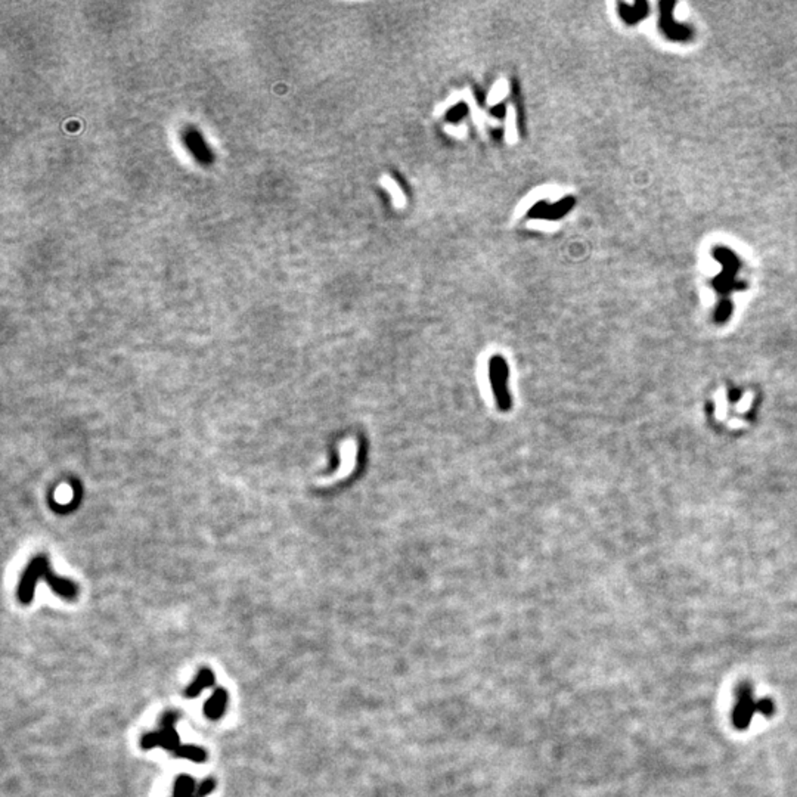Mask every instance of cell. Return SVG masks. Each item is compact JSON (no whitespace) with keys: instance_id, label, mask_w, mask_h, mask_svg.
<instances>
[{"instance_id":"obj_1","label":"cell","mask_w":797,"mask_h":797,"mask_svg":"<svg viewBox=\"0 0 797 797\" xmlns=\"http://www.w3.org/2000/svg\"><path fill=\"white\" fill-rule=\"evenodd\" d=\"M774 711L775 706L772 700L758 697L747 682L739 684V687L735 690V703L732 707L731 719L737 730H747L754 716L763 715L770 718Z\"/></svg>"},{"instance_id":"obj_2","label":"cell","mask_w":797,"mask_h":797,"mask_svg":"<svg viewBox=\"0 0 797 797\" xmlns=\"http://www.w3.org/2000/svg\"><path fill=\"white\" fill-rule=\"evenodd\" d=\"M24 575L43 577V580L49 583V587L52 588V591L56 595H60L61 598H64V600L73 601L79 596L77 583L73 582V580H68L65 577L56 576L52 572L49 558L46 557L45 554H40V555H37V557H34L30 561V564L27 565V568L24 570Z\"/></svg>"},{"instance_id":"obj_3","label":"cell","mask_w":797,"mask_h":797,"mask_svg":"<svg viewBox=\"0 0 797 797\" xmlns=\"http://www.w3.org/2000/svg\"><path fill=\"white\" fill-rule=\"evenodd\" d=\"M179 719V714L176 710H167L161 718L160 730L148 732L140 738V747L144 750H151L155 747H161L167 751H176L182 744L179 734L175 730V725Z\"/></svg>"},{"instance_id":"obj_4","label":"cell","mask_w":797,"mask_h":797,"mask_svg":"<svg viewBox=\"0 0 797 797\" xmlns=\"http://www.w3.org/2000/svg\"><path fill=\"white\" fill-rule=\"evenodd\" d=\"M490 382L497 405L502 410L511 408V396L508 391V368L504 359L493 358L490 361Z\"/></svg>"},{"instance_id":"obj_5","label":"cell","mask_w":797,"mask_h":797,"mask_svg":"<svg viewBox=\"0 0 797 797\" xmlns=\"http://www.w3.org/2000/svg\"><path fill=\"white\" fill-rule=\"evenodd\" d=\"M227 702H229L227 691L225 688H217L215 692H213V695L210 697L208 702L204 706L206 716L211 721L220 719L226 714Z\"/></svg>"},{"instance_id":"obj_6","label":"cell","mask_w":797,"mask_h":797,"mask_svg":"<svg viewBox=\"0 0 797 797\" xmlns=\"http://www.w3.org/2000/svg\"><path fill=\"white\" fill-rule=\"evenodd\" d=\"M542 198H549V199H552V201H555V199L560 198V195L555 194V188H537V189H535L533 192H530L529 195H525L521 199L517 210H516V217L525 215L528 210L532 206H535L536 203H539Z\"/></svg>"},{"instance_id":"obj_7","label":"cell","mask_w":797,"mask_h":797,"mask_svg":"<svg viewBox=\"0 0 797 797\" xmlns=\"http://www.w3.org/2000/svg\"><path fill=\"white\" fill-rule=\"evenodd\" d=\"M215 682H216L215 674H213L210 669L204 667L198 672V675L194 679L192 684L187 688V691H185V695H187L188 699H196V697L201 694L204 690L215 685Z\"/></svg>"},{"instance_id":"obj_8","label":"cell","mask_w":797,"mask_h":797,"mask_svg":"<svg viewBox=\"0 0 797 797\" xmlns=\"http://www.w3.org/2000/svg\"><path fill=\"white\" fill-rule=\"evenodd\" d=\"M380 185L390 194V196L393 199V206L396 208H405L406 207V195L393 178L384 175L380 179Z\"/></svg>"},{"instance_id":"obj_9","label":"cell","mask_w":797,"mask_h":797,"mask_svg":"<svg viewBox=\"0 0 797 797\" xmlns=\"http://www.w3.org/2000/svg\"><path fill=\"white\" fill-rule=\"evenodd\" d=\"M176 758L180 759H188L191 762H196V763H201L207 761V751L206 749L199 747V746H194V744H182L176 751Z\"/></svg>"},{"instance_id":"obj_10","label":"cell","mask_w":797,"mask_h":797,"mask_svg":"<svg viewBox=\"0 0 797 797\" xmlns=\"http://www.w3.org/2000/svg\"><path fill=\"white\" fill-rule=\"evenodd\" d=\"M505 140H507V144H509V145H514L516 142L518 140L517 112H516V108L512 104H509L507 107V112H505Z\"/></svg>"},{"instance_id":"obj_11","label":"cell","mask_w":797,"mask_h":797,"mask_svg":"<svg viewBox=\"0 0 797 797\" xmlns=\"http://www.w3.org/2000/svg\"><path fill=\"white\" fill-rule=\"evenodd\" d=\"M195 791V779L191 775H179L176 778L173 797H192Z\"/></svg>"},{"instance_id":"obj_12","label":"cell","mask_w":797,"mask_h":797,"mask_svg":"<svg viewBox=\"0 0 797 797\" xmlns=\"http://www.w3.org/2000/svg\"><path fill=\"white\" fill-rule=\"evenodd\" d=\"M508 93H509V83H508L505 79H502V80H500V81H496V83L493 84V88L490 89V92H489L488 105H489V107L497 105Z\"/></svg>"},{"instance_id":"obj_13","label":"cell","mask_w":797,"mask_h":797,"mask_svg":"<svg viewBox=\"0 0 797 797\" xmlns=\"http://www.w3.org/2000/svg\"><path fill=\"white\" fill-rule=\"evenodd\" d=\"M528 226L530 227V229L545 231V232H554L555 229H558V223L552 222V220H530L528 223Z\"/></svg>"},{"instance_id":"obj_14","label":"cell","mask_w":797,"mask_h":797,"mask_svg":"<svg viewBox=\"0 0 797 797\" xmlns=\"http://www.w3.org/2000/svg\"><path fill=\"white\" fill-rule=\"evenodd\" d=\"M461 101H464V93H461V92H460V93H455V95H452L449 99H446V101H445L443 104H440V105L436 108V112H434V114H436V116H442L443 112H446L449 108H452L453 105H457V104L461 102Z\"/></svg>"},{"instance_id":"obj_15","label":"cell","mask_w":797,"mask_h":797,"mask_svg":"<svg viewBox=\"0 0 797 797\" xmlns=\"http://www.w3.org/2000/svg\"><path fill=\"white\" fill-rule=\"evenodd\" d=\"M216 789V779L215 778H207L201 782V786L196 789V791L194 793L192 797H207L208 794H211Z\"/></svg>"},{"instance_id":"obj_16","label":"cell","mask_w":797,"mask_h":797,"mask_svg":"<svg viewBox=\"0 0 797 797\" xmlns=\"http://www.w3.org/2000/svg\"><path fill=\"white\" fill-rule=\"evenodd\" d=\"M445 129H446V133H449V135H452V136H455V138H458V139L465 138V135H467V127H465L464 124H462V126L449 124V126L445 127Z\"/></svg>"}]
</instances>
